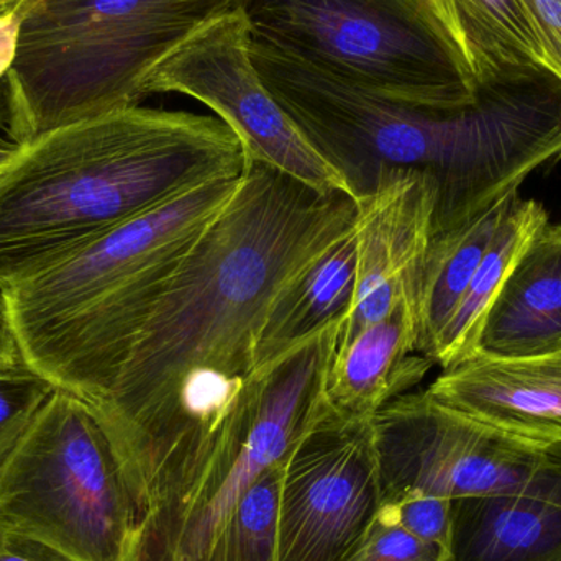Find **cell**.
<instances>
[{
	"label": "cell",
	"instance_id": "6da1fadb",
	"mask_svg": "<svg viewBox=\"0 0 561 561\" xmlns=\"http://www.w3.org/2000/svg\"><path fill=\"white\" fill-rule=\"evenodd\" d=\"M348 194L252 164L135 336L99 414L131 511L127 561H214L236 504L290 448L255 422L266 320L355 227Z\"/></svg>",
	"mask_w": 561,
	"mask_h": 561
},
{
	"label": "cell",
	"instance_id": "7a4b0ae2",
	"mask_svg": "<svg viewBox=\"0 0 561 561\" xmlns=\"http://www.w3.org/2000/svg\"><path fill=\"white\" fill-rule=\"evenodd\" d=\"M252 58L353 199L399 174L428 178L434 236L504 203L530 174L561 161V78L549 66L497 69L474 81L465 104L427 108L353 88L262 43L252 42Z\"/></svg>",
	"mask_w": 561,
	"mask_h": 561
},
{
	"label": "cell",
	"instance_id": "3957f363",
	"mask_svg": "<svg viewBox=\"0 0 561 561\" xmlns=\"http://www.w3.org/2000/svg\"><path fill=\"white\" fill-rule=\"evenodd\" d=\"M252 167L216 115L131 105L0 151V290L187 191Z\"/></svg>",
	"mask_w": 561,
	"mask_h": 561
},
{
	"label": "cell",
	"instance_id": "277c9868",
	"mask_svg": "<svg viewBox=\"0 0 561 561\" xmlns=\"http://www.w3.org/2000/svg\"><path fill=\"white\" fill-rule=\"evenodd\" d=\"M245 174L187 191L0 290L23 362L56 388L101 401L178 266Z\"/></svg>",
	"mask_w": 561,
	"mask_h": 561
},
{
	"label": "cell",
	"instance_id": "5b68a950",
	"mask_svg": "<svg viewBox=\"0 0 561 561\" xmlns=\"http://www.w3.org/2000/svg\"><path fill=\"white\" fill-rule=\"evenodd\" d=\"M232 0H33L3 79L13 145L140 105L151 71Z\"/></svg>",
	"mask_w": 561,
	"mask_h": 561
},
{
	"label": "cell",
	"instance_id": "8992f818",
	"mask_svg": "<svg viewBox=\"0 0 561 561\" xmlns=\"http://www.w3.org/2000/svg\"><path fill=\"white\" fill-rule=\"evenodd\" d=\"M252 42L353 88L414 107L474 94L457 49L424 0H232Z\"/></svg>",
	"mask_w": 561,
	"mask_h": 561
},
{
	"label": "cell",
	"instance_id": "52a82bcc",
	"mask_svg": "<svg viewBox=\"0 0 561 561\" xmlns=\"http://www.w3.org/2000/svg\"><path fill=\"white\" fill-rule=\"evenodd\" d=\"M0 526L81 561H127L131 511L91 399L56 388L0 467Z\"/></svg>",
	"mask_w": 561,
	"mask_h": 561
},
{
	"label": "cell",
	"instance_id": "ba28073f",
	"mask_svg": "<svg viewBox=\"0 0 561 561\" xmlns=\"http://www.w3.org/2000/svg\"><path fill=\"white\" fill-rule=\"evenodd\" d=\"M168 92L210 108L242 140L252 164L279 171L320 194L353 197L342 174L266 88L253 62L249 23L239 10L214 16L151 71L145 98Z\"/></svg>",
	"mask_w": 561,
	"mask_h": 561
},
{
	"label": "cell",
	"instance_id": "9c48e42d",
	"mask_svg": "<svg viewBox=\"0 0 561 561\" xmlns=\"http://www.w3.org/2000/svg\"><path fill=\"white\" fill-rule=\"evenodd\" d=\"M382 503L408 493L447 500L514 490L552 445L524 440L412 391L373 419Z\"/></svg>",
	"mask_w": 561,
	"mask_h": 561
},
{
	"label": "cell",
	"instance_id": "30bf717a",
	"mask_svg": "<svg viewBox=\"0 0 561 561\" xmlns=\"http://www.w3.org/2000/svg\"><path fill=\"white\" fill-rule=\"evenodd\" d=\"M381 504L373 421L329 405L284 458L276 561H358Z\"/></svg>",
	"mask_w": 561,
	"mask_h": 561
},
{
	"label": "cell",
	"instance_id": "8fae6325",
	"mask_svg": "<svg viewBox=\"0 0 561 561\" xmlns=\"http://www.w3.org/2000/svg\"><path fill=\"white\" fill-rule=\"evenodd\" d=\"M355 204V294L339 342L398 307L417 310L419 279L434 236L435 187L422 174H399Z\"/></svg>",
	"mask_w": 561,
	"mask_h": 561
},
{
	"label": "cell",
	"instance_id": "7c38bea8",
	"mask_svg": "<svg viewBox=\"0 0 561 561\" xmlns=\"http://www.w3.org/2000/svg\"><path fill=\"white\" fill-rule=\"evenodd\" d=\"M438 404L524 440L561 444V348L527 358L477 355L425 389Z\"/></svg>",
	"mask_w": 561,
	"mask_h": 561
},
{
	"label": "cell",
	"instance_id": "4fadbf2b",
	"mask_svg": "<svg viewBox=\"0 0 561 561\" xmlns=\"http://www.w3.org/2000/svg\"><path fill=\"white\" fill-rule=\"evenodd\" d=\"M561 560V444L514 490L455 500L448 561Z\"/></svg>",
	"mask_w": 561,
	"mask_h": 561
},
{
	"label": "cell",
	"instance_id": "5bb4252c",
	"mask_svg": "<svg viewBox=\"0 0 561 561\" xmlns=\"http://www.w3.org/2000/svg\"><path fill=\"white\" fill-rule=\"evenodd\" d=\"M435 363L422 353L417 310L401 306L336 343L325 399L346 419L373 421L389 402L417 388Z\"/></svg>",
	"mask_w": 561,
	"mask_h": 561
},
{
	"label": "cell",
	"instance_id": "9a60e30c",
	"mask_svg": "<svg viewBox=\"0 0 561 561\" xmlns=\"http://www.w3.org/2000/svg\"><path fill=\"white\" fill-rule=\"evenodd\" d=\"M561 348V224L534 237L491 306L478 355L527 358Z\"/></svg>",
	"mask_w": 561,
	"mask_h": 561
},
{
	"label": "cell",
	"instance_id": "2e32d148",
	"mask_svg": "<svg viewBox=\"0 0 561 561\" xmlns=\"http://www.w3.org/2000/svg\"><path fill=\"white\" fill-rule=\"evenodd\" d=\"M549 220V214L537 201L523 199L519 193L510 197L463 300L442 332L434 353L435 365L450 368L478 355L491 306L536 233Z\"/></svg>",
	"mask_w": 561,
	"mask_h": 561
},
{
	"label": "cell",
	"instance_id": "e0dca14e",
	"mask_svg": "<svg viewBox=\"0 0 561 561\" xmlns=\"http://www.w3.org/2000/svg\"><path fill=\"white\" fill-rule=\"evenodd\" d=\"M424 3L457 49L473 82L507 66L552 68L520 0H424Z\"/></svg>",
	"mask_w": 561,
	"mask_h": 561
},
{
	"label": "cell",
	"instance_id": "ac0fdd59",
	"mask_svg": "<svg viewBox=\"0 0 561 561\" xmlns=\"http://www.w3.org/2000/svg\"><path fill=\"white\" fill-rule=\"evenodd\" d=\"M356 240L352 232L310 266L279 300L266 320L259 346L260 368L270 369L280 356L320 330L345 320L355 294Z\"/></svg>",
	"mask_w": 561,
	"mask_h": 561
},
{
	"label": "cell",
	"instance_id": "d6986e66",
	"mask_svg": "<svg viewBox=\"0 0 561 561\" xmlns=\"http://www.w3.org/2000/svg\"><path fill=\"white\" fill-rule=\"evenodd\" d=\"M510 197L463 226L437 233L428 243L419 279L417 317L421 350L432 362L442 332L463 300Z\"/></svg>",
	"mask_w": 561,
	"mask_h": 561
},
{
	"label": "cell",
	"instance_id": "ffe728a7",
	"mask_svg": "<svg viewBox=\"0 0 561 561\" xmlns=\"http://www.w3.org/2000/svg\"><path fill=\"white\" fill-rule=\"evenodd\" d=\"M283 465H273L240 497L220 534L214 561H276Z\"/></svg>",
	"mask_w": 561,
	"mask_h": 561
},
{
	"label": "cell",
	"instance_id": "44dd1931",
	"mask_svg": "<svg viewBox=\"0 0 561 561\" xmlns=\"http://www.w3.org/2000/svg\"><path fill=\"white\" fill-rule=\"evenodd\" d=\"M55 391L56 386L22 358L0 368V467Z\"/></svg>",
	"mask_w": 561,
	"mask_h": 561
},
{
	"label": "cell",
	"instance_id": "7402d4cb",
	"mask_svg": "<svg viewBox=\"0 0 561 561\" xmlns=\"http://www.w3.org/2000/svg\"><path fill=\"white\" fill-rule=\"evenodd\" d=\"M454 501L431 494L408 493L381 504L379 516L398 524L424 542L440 547L448 557Z\"/></svg>",
	"mask_w": 561,
	"mask_h": 561
},
{
	"label": "cell",
	"instance_id": "603a6c76",
	"mask_svg": "<svg viewBox=\"0 0 561 561\" xmlns=\"http://www.w3.org/2000/svg\"><path fill=\"white\" fill-rule=\"evenodd\" d=\"M358 561H448V557L440 547L424 542L378 514Z\"/></svg>",
	"mask_w": 561,
	"mask_h": 561
},
{
	"label": "cell",
	"instance_id": "cb8c5ba5",
	"mask_svg": "<svg viewBox=\"0 0 561 561\" xmlns=\"http://www.w3.org/2000/svg\"><path fill=\"white\" fill-rule=\"evenodd\" d=\"M547 58L561 78V0H520Z\"/></svg>",
	"mask_w": 561,
	"mask_h": 561
},
{
	"label": "cell",
	"instance_id": "d4e9b609",
	"mask_svg": "<svg viewBox=\"0 0 561 561\" xmlns=\"http://www.w3.org/2000/svg\"><path fill=\"white\" fill-rule=\"evenodd\" d=\"M0 561H81L33 537L0 526Z\"/></svg>",
	"mask_w": 561,
	"mask_h": 561
},
{
	"label": "cell",
	"instance_id": "484cf974",
	"mask_svg": "<svg viewBox=\"0 0 561 561\" xmlns=\"http://www.w3.org/2000/svg\"><path fill=\"white\" fill-rule=\"evenodd\" d=\"M32 2L33 0H26V2L0 13V82L5 79L7 71H9L13 58H15L20 22H22L23 13Z\"/></svg>",
	"mask_w": 561,
	"mask_h": 561
},
{
	"label": "cell",
	"instance_id": "4316f807",
	"mask_svg": "<svg viewBox=\"0 0 561 561\" xmlns=\"http://www.w3.org/2000/svg\"><path fill=\"white\" fill-rule=\"evenodd\" d=\"M22 358L16 345L15 335H13L12 325L7 317L5 302H3L2 293H0V368L12 365Z\"/></svg>",
	"mask_w": 561,
	"mask_h": 561
},
{
	"label": "cell",
	"instance_id": "83f0119b",
	"mask_svg": "<svg viewBox=\"0 0 561 561\" xmlns=\"http://www.w3.org/2000/svg\"><path fill=\"white\" fill-rule=\"evenodd\" d=\"M7 121V105H5V88L3 82H0V127L5 124Z\"/></svg>",
	"mask_w": 561,
	"mask_h": 561
},
{
	"label": "cell",
	"instance_id": "f1b7e54d",
	"mask_svg": "<svg viewBox=\"0 0 561 561\" xmlns=\"http://www.w3.org/2000/svg\"><path fill=\"white\" fill-rule=\"evenodd\" d=\"M23 2H26V0H0V13L13 9V7L20 5Z\"/></svg>",
	"mask_w": 561,
	"mask_h": 561
},
{
	"label": "cell",
	"instance_id": "f546056e",
	"mask_svg": "<svg viewBox=\"0 0 561 561\" xmlns=\"http://www.w3.org/2000/svg\"><path fill=\"white\" fill-rule=\"evenodd\" d=\"M559 561H561V560H559Z\"/></svg>",
	"mask_w": 561,
	"mask_h": 561
}]
</instances>
